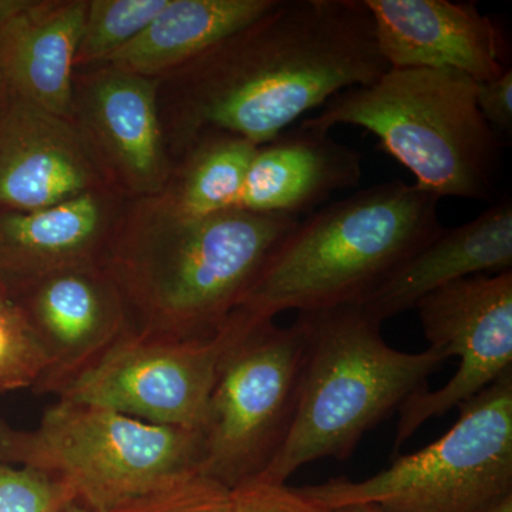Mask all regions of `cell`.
Instances as JSON below:
<instances>
[{
    "instance_id": "6da1fadb",
    "label": "cell",
    "mask_w": 512,
    "mask_h": 512,
    "mask_svg": "<svg viewBox=\"0 0 512 512\" xmlns=\"http://www.w3.org/2000/svg\"><path fill=\"white\" fill-rule=\"evenodd\" d=\"M386 70L363 0H276L165 77L168 150L181 157L208 131L264 146L336 94L373 83Z\"/></svg>"
},
{
    "instance_id": "7a4b0ae2",
    "label": "cell",
    "mask_w": 512,
    "mask_h": 512,
    "mask_svg": "<svg viewBox=\"0 0 512 512\" xmlns=\"http://www.w3.org/2000/svg\"><path fill=\"white\" fill-rule=\"evenodd\" d=\"M299 217L241 208L185 217L163 195L127 200L100 265L127 330L175 340L217 335Z\"/></svg>"
},
{
    "instance_id": "3957f363",
    "label": "cell",
    "mask_w": 512,
    "mask_h": 512,
    "mask_svg": "<svg viewBox=\"0 0 512 512\" xmlns=\"http://www.w3.org/2000/svg\"><path fill=\"white\" fill-rule=\"evenodd\" d=\"M440 198L403 181L373 185L313 212L276 248L234 315L356 305L441 234Z\"/></svg>"
},
{
    "instance_id": "277c9868",
    "label": "cell",
    "mask_w": 512,
    "mask_h": 512,
    "mask_svg": "<svg viewBox=\"0 0 512 512\" xmlns=\"http://www.w3.org/2000/svg\"><path fill=\"white\" fill-rule=\"evenodd\" d=\"M306 350L291 433L256 480L285 484L320 458L346 460L367 431L429 387L446 357L429 348L407 353L387 345L382 323L359 305L298 313Z\"/></svg>"
},
{
    "instance_id": "5b68a950",
    "label": "cell",
    "mask_w": 512,
    "mask_h": 512,
    "mask_svg": "<svg viewBox=\"0 0 512 512\" xmlns=\"http://www.w3.org/2000/svg\"><path fill=\"white\" fill-rule=\"evenodd\" d=\"M365 128L379 148L436 197L487 201L501 163V137L477 106V82L447 69H389L332 97L301 127Z\"/></svg>"
},
{
    "instance_id": "8992f818",
    "label": "cell",
    "mask_w": 512,
    "mask_h": 512,
    "mask_svg": "<svg viewBox=\"0 0 512 512\" xmlns=\"http://www.w3.org/2000/svg\"><path fill=\"white\" fill-rule=\"evenodd\" d=\"M201 431L158 426L92 404L57 400L33 430L0 419V460L64 481L76 503L111 512L201 473Z\"/></svg>"
},
{
    "instance_id": "52a82bcc",
    "label": "cell",
    "mask_w": 512,
    "mask_h": 512,
    "mask_svg": "<svg viewBox=\"0 0 512 512\" xmlns=\"http://www.w3.org/2000/svg\"><path fill=\"white\" fill-rule=\"evenodd\" d=\"M440 439L363 481L348 477L299 490L339 510L372 504L386 512H481L512 493V370L458 406Z\"/></svg>"
},
{
    "instance_id": "ba28073f",
    "label": "cell",
    "mask_w": 512,
    "mask_h": 512,
    "mask_svg": "<svg viewBox=\"0 0 512 512\" xmlns=\"http://www.w3.org/2000/svg\"><path fill=\"white\" fill-rule=\"evenodd\" d=\"M224 326L227 345L201 430V474L234 490L261 477L291 433L306 338L298 319L281 328L232 313Z\"/></svg>"
},
{
    "instance_id": "9c48e42d",
    "label": "cell",
    "mask_w": 512,
    "mask_h": 512,
    "mask_svg": "<svg viewBox=\"0 0 512 512\" xmlns=\"http://www.w3.org/2000/svg\"><path fill=\"white\" fill-rule=\"evenodd\" d=\"M225 345V326L210 339L194 340L126 330L57 397L158 426L201 431Z\"/></svg>"
},
{
    "instance_id": "30bf717a",
    "label": "cell",
    "mask_w": 512,
    "mask_h": 512,
    "mask_svg": "<svg viewBox=\"0 0 512 512\" xmlns=\"http://www.w3.org/2000/svg\"><path fill=\"white\" fill-rule=\"evenodd\" d=\"M430 348L458 357L456 375L439 390L414 394L399 409L394 451L512 370V271L460 279L416 306Z\"/></svg>"
},
{
    "instance_id": "8fae6325",
    "label": "cell",
    "mask_w": 512,
    "mask_h": 512,
    "mask_svg": "<svg viewBox=\"0 0 512 512\" xmlns=\"http://www.w3.org/2000/svg\"><path fill=\"white\" fill-rule=\"evenodd\" d=\"M160 79L110 64L74 73L72 120L127 200L161 194L174 164L165 141Z\"/></svg>"
},
{
    "instance_id": "7c38bea8",
    "label": "cell",
    "mask_w": 512,
    "mask_h": 512,
    "mask_svg": "<svg viewBox=\"0 0 512 512\" xmlns=\"http://www.w3.org/2000/svg\"><path fill=\"white\" fill-rule=\"evenodd\" d=\"M101 190L116 188L76 124L2 89L0 210H43Z\"/></svg>"
},
{
    "instance_id": "4fadbf2b",
    "label": "cell",
    "mask_w": 512,
    "mask_h": 512,
    "mask_svg": "<svg viewBox=\"0 0 512 512\" xmlns=\"http://www.w3.org/2000/svg\"><path fill=\"white\" fill-rule=\"evenodd\" d=\"M45 349L47 370L33 392L59 394L127 330L119 289L100 264L64 269L13 298Z\"/></svg>"
},
{
    "instance_id": "5bb4252c",
    "label": "cell",
    "mask_w": 512,
    "mask_h": 512,
    "mask_svg": "<svg viewBox=\"0 0 512 512\" xmlns=\"http://www.w3.org/2000/svg\"><path fill=\"white\" fill-rule=\"evenodd\" d=\"M389 69H447L477 83L501 76L503 32L474 2L363 0Z\"/></svg>"
},
{
    "instance_id": "9a60e30c",
    "label": "cell",
    "mask_w": 512,
    "mask_h": 512,
    "mask_svg": "<svg viewBox=\"0 0 512 512\" xmlns=\"http://www.w3.org/2000/svg\"><path fill=\"white\" fill-rule=\"evenodd\" d=\"M126 201L101 190L43 210H0V293L13 299L47 275L100 264Z\"/></svg>"
},
{
    "instance_id": "2e32d148",
    "label": "cell",
    "mask_w": 512,
    "mask_h": 512,
    "mask_svg": "<svg viewBox=\"0 0 512 512\" xmlns=\"http://www.w3.org/2000/svg\"><path fill=\"white\" fill-rule=\"evenodd\" d=\"M512 271V205L503 200L473 221L441 231L356 303L383 323L416 309L430 293L460 279Z\"/></svg>"
},
{
    "instance_id": "e0dca14e",
    "label": "cell",
    "mask_w": 512,
    "mask_h": 512,
    "mask_svg": "<svg viewBox=\"0 0 512 512\" xmlns=\"http://www.w3.org/2000/svg\"><path fill=\"white\" fill-rule=\"evenodd\" d=\"M87 0H26L0 28V86L33 106L72 119L74 60Z\"/></svg>"
},
{
    "instance_id": "ac0fdd59",
    "label": "cell",
    "mask_w": 512,
    "mask_h": 512,
    "mask_svg": "<svg viewBox=\"0 0 512 512\" xmlns=\"http://www.w3.org/2000/svg\"><path fill=\"white\" fill-rule=\"evenodd\" d=\"M362 157L329 133L299 126L256 150L238 208L299 217L362 180Z\"/></svg>"
},
{
    "instance_id": "d6986e66",
    "label": "cell",
    "mask_w": 512,
    "mask_h": 512,
    "mask_svg": "<svg viewBox=\"0 0 512 512\" xmlns=\"http://www.w3.org/2000/svg\"><path fill=\"white\" fill-rule=\"evenodd\" d=\"M275 2L168 0L163 12L106 64L163 82V77L264 15Z\"/></svg>"
},
{
    "instance_id": "ffe728a7",
    "label": "cell",
    "mask_w": 512,
    "mask_h": 512,
    "mask_svg": "<svg viewBox=\"0 0 512 512\" xmlns=\"http://www.w3.org/2000/svg\"><path fill=\"white\" fill-rule=\"evenodd\" d=\"M258 146L222 131L201 134L174 165L161 192L185 217L201 218L238 208L249 165Z\"/></svg>"
},
{
    "instance_id": "44dd1931",
    "label": "cell",
    "mask_w": 512,
    "mask_h": 512,
    "mask_svg": "<svg viewBox=\"0 0 512 512\" xmlns=\"http://www.w3.org/2000/svg\"><path fill=\"white\" fill-rule=\"evenodd\" d=\"M168 0H87L74 66L96 67L136 39L163 12Z\"/></svg>"
},
{
    "instance_id": "7402d4cb",
    "label": "cell",
    "mask_w": 512,
    "mask_h": 512,
    "mask_svg": "<svg viewBox=\"0 0 512 512\" xmlns=\"http://www.w3.org/2000/svg\"><path fill=\"white\" fill-rule=\"evenodd\" d=\"M46 370L45 349L25 313L0 293V394L35 389Z\"/></svg>"
},
{
    "instance_id": "603a6c76",
    "label": "cell",
    "mask_w": 512,
    "mask_h": 512,
    "mask_svg": "<svg viewBox=\"0 0 512 512\" xmlns=\"http://www.w3.org/2000/svg\"><path fill=\"white\" fill-rule=\"evenodd\" d=\"M111 512H234V508L229 488L194 473Z\"/></svg>"
},
{
    "instance_id": "cb8c5ba5",
    "label": "cell",
    "mask_w": 512,
    "mask_h": 512,
    "mask_svg": "<svg viewBox=\"0 0 512 512\" xmlns=\"http://www.w3.org/2000/svg\"><path fill=\"white\" fill-rule=\"evenodd\" d=\"M73 503L76 495L59 478L0 460V512H63Z\"/></svg>"
},
{
    "instance_id": "d4e9b609",
    "label": "cell",
    "mask_w": 512,
    "mask_h": 512,
    "mask_svg": "<svg viewBox=\"0 0 512 512\" xmlns=\"http://www.w3.org/2000/svg\"><path fill=\"white\" fill-rule=\"evenodd\" d=\"M231 493L234 512H339L316 503L286 483L252 480Z\"/></svg>"
},
{
    "instance_id": "484cf974",
    "label": "cell",
    "mask_w": 512,
    "mask_h": 512,
    "mask_svg": "<svg viewBox=\"0 0 512 512\" xmlns=\"http://www.w3.org/2000/svg\"><path fill=\"white\" fill-rule=\"evenodd\" d=\"M477 106L484 120L501 137L512 131V70L501 76L477 83Z\"/></svg>"
},
{
    "instance_id": "4316f807",
    "label": "cell",
    "mask_w": 512,
    "mask_h": 512,
    "mask_svg": "<svg viewBox=\"0 0 512 512\" xmlns=\"http://www.w3.org/2000/svg\"><path fill=\"white\" fill-rule=\"evenodd\" d=\"M481 512H512V493L498 500L497 503L490 505Z\"/></svg>"
},
{
    "instance_id": "83f0119b",
    "label": "cell",
    "mask_w": 512,
    "mask_h": 512,
    "mask_svg": "<svg viewBox=\"0 0 512 512\" xmlns=\"http://www.w3.org/2000/svg\"><path fill=\"white\" fill-rule=\"evenodd\" d=\"M336 511H339V512H386V511L380 510L379 507H376V505H372V504L349 505V507L339 508V510H336Z\"/></svg>"
},
{
    "instance_id": "f1b7e54d",
    "label": "cell",
    "mask_w": 512,
    "mask_h": 512,
    "mask_svg": "<svg viewBox=\"0 0 512 512\" xmlns=\"http://www.w3.org/2000/svg\"><path fill=\"white\" fill-rule=\"evenodd\" d=\"M63 512H93L90 511L89 508L83 507L79 503L70 504L69 507L66 508Z\"/></svg>"
},
{
    "instance_id": "f546056e",
    "label": "cell",
    "mask_w": 512,
    "mask_h": 512,
    "mask_svg": "<svg viewBox=\"0 0 512 512\" xmlns=\"http://www.w3.org/2000/svg\"><path fill=\"white\" fill-rule=\"evenodd\" d=\"M0 96H2V86H0Z\"/></svg>"
}]
</instances>
